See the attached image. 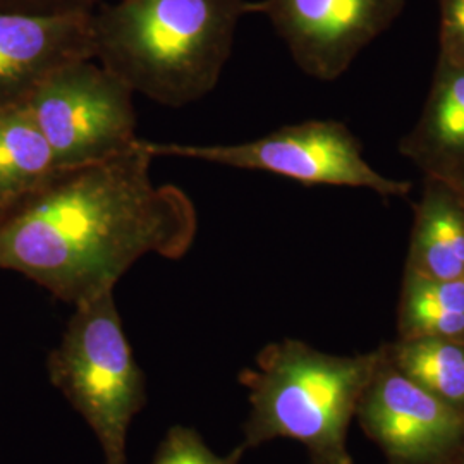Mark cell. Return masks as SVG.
<instances>
[{"label":"cell","mask_w":464,"mask_h":464,"mask_svg":"<svg viewBox=\"0 0 464 464\" xmlns=\"http://www.w3.org/2000/svg\"><path fill=\"white\" fill-rule=\"evenodd\" d=\"M151 160L138 140L105 160L59 169L0 210V270L76 306L114 291L147 255L183 258L198 212L181 188L153 183Z\"/></svg>","instance_id":"obj_1"},{"label":"cell","mask_w":464,"mask_h":464,"mask_svg":"<svg viewBox=\"0 0 464 464\" xmlns=\"http://www.w3.org/2000/svg\"><path fill=\"white\" fill-rule=\"evenodd\" d=\"M248 0H116L93 11L95 61L134 93L184 107L216 90Z\"/></svg>","instance_id":"obj_2"},{"label":"cell","mask_w":464,"mask_h":464,"mask_svg":"<svg viewBox=\"0 0 464 464\" xmlns=\"http://www.w3.org/2000/svg\"><path fill=\"white\" fill-rule=\"evenodd\" d=\"M258 370L241 373L249 389L246 446L293 439L315 464H351L349 420L375 372V356L341 358L285 339L266 346Z\"/></svg>","instance_id":"obj_3"},{"label":"cell","mask_w":464,"mask_h":464,"mask_svg":"<svg viewBox=\"0 0 464 464\" xmlns=\"http://www.w3.org/2000/svg\"><path fill=\"white\" fill-rule=\"evenodd\" d=\"M50 382L99 439L105 464H126L134 416L147 404L145 373L134 360L114 291L74 306L47 360Z\"/></svg>","instance_id":"obj_4"},{"label":"cell","mask_w":464,"mask_h":464,"mask_svg":"<svg viewBox=\"0 0 464 464\" xmlns=\"http://www.w3.org/2000/svg\"><path fill=\"white\" fill-rule=\"evenodd\" d=\"M134 92L95 59L57 67L23 100L61 169L105 160L134 147Z\"/></svg>","instance_id":"obj_5"},{"label":"cell","mask_w":464,"mask_h":464,"mask_svg":"<svg viewBox=\"0 0 464 464\" xmlns=\"http://www.w3.org/2000/svg\"><path fill=\"white\" fill-rule=\"evenodd\" d=\"M141 145L153 159H193L270 172L303 184L366 188L382 197H404L411 191V183L385 178L370 166L354 136L334 121H306L253 141L231 145L153 143L145 140Z\"/></svg>","instance_id":"obj_6"},{"label":"cell","mask_w":464,"mask_h":464,"mask_svg":"<svg viewBox=\"0 0 464 464\" xmlns=\"http://www.w3.org/2000/svg\"><path fill=\"white\" fill-rule=\"evenodd\" d=\"M406 0H258L251 2V14L268 17L303 72L332 82L394 24Z\"/></svg>","instance_id":"obj_7"},{"label":"cell","mask_w":464,"mask_h":464,"mask_svg":"<svg viewBox=\"0 0 464 464\" xmlns=\"http://www.w3.org/2000/svg\"><path fill=\"white\" fill-rule=\"evenodd\" d=\"M95 59L93 11H0V105L26 99L47 74Z\"/></svg>","instance_id":"obj_8"},{"label":"cell","mask_w":464,"mask_h":464,"mask_svg":"<svg viewBox=\"0 0 464 464\" xmlns=\"http://www.w3.org/2000/svg\"><path fill=\"white\" fill-rule=\"evenodd\" d=\"M362 410L366 429L382 448L410 463L439 458L464 430V418L454 404L401 372L375 382Z\"/></svg>","instance_id":"obj_9"},{"label":"cell","mask_w":464,"mask_h":464,"mask_svg":"<svg viewBox=\"0 0 464 464\" xmlns=\"http://www.w3.org/2000/svg\"><path fill=\"white\" fill-rule=\"evenodd\" d=\"M59 169L26 103L0 105V210L49 181Z\"/></svg>","instance_id":"obj_10"},{"label":"cell","mask_w":464,"mask_h":464,"mask_svg":"<svg viewBox=\"0 0 464 464\" xmlns=\"http://www.w3.org/2000/svg\"><path fill=\"white\" fill-rule=\"evenodd\" d=\"M411 270L437 281L464 279V210L446 195H430L420 210Z\"/></svg>","instance_id":"obj_11"},{"label":"cell","mask_w":464,"mask_h":464,"mask_svg":"<svg viewBox=\"0 0 464 464\" xmlns=\"http://www.w3.org/2000/svg\"><path fill=\"white\" fill-rule=\"evenodd\" d=\"M404 314L415 337L464 335V279L437 281L411 270Z\"/></svg>","instance_id":"obj_12"},{"label":"cell","mask_w":464,"mask_h":464,"mask_svg":"<svg viewBox=\"0 0 464 464\" xmlns=\"http://www.w3.org/2000/svg\"><path fill=\"white\" fill-rule=\"evenodd\" d=\"M399 368L408 379L450 404L464 402V348L444 337H413L399 349Z\"/></svg>","instance_id":"obj_13"},{"label":"cell","mask_w":464,"mask_h":464,"mask_svg":"<svg viewBox=\"0 0 464 464\" xmlns=\"http://www.w3.org/2000/svg\"><path fill=\"white\" fill-rule=\"evenodd\" d=\"M439 86L430 117V133L442 149L464 150V69H449Z\"/></svg>","instance_id":"obj_14"},{"label":"cell","mask_w":464,"mask_h":464,"mask_svg":"<svg viewBox=\"0 0 464 464\" xmlns=\"http://www.w3.org/2000/svg\"><path fill=\"white\" fill-rule=\"evenodd\" d=\"M239 452L220 458L205 444L198 431L176 425L167 431L151 464H236Z\"/></svg>","instance_id":"obj_15"},{"label":"cell","mask_w":464,"mask_h":464,"mask_svg":"<svg viewBox=\"0 0 464 464\" xmlns=\"http://www.w3.org/2000/svg\"><path fill=\"white\" fill-rule=\"evenodd\" d=\"M440 49L448 69H464V0H440Z\"/></svg>","instance_id":"obj_16"},{"label":"cell","mask_w":464,"mask_h":464,"mask_svg":"<svg viewBox=\"0 0 464 464\" xmlns=\"http://www.w3.org/2000/svg\"><path fill=\"white\" fill-rule=\"evenodd\" d=\"M102 0H0V11L24 13H63L95 11Z\"/></svg>","instance_id":"obj_17"}]
</instances>
